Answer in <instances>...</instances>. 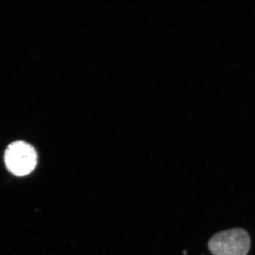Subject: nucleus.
<instances>
[{
    "label": "nucleus",
    "mask_w": 255,
    "mask_h": 255,
    "mask_svg": "<svg viewBox=\"0 0 255 255\" xmlns=\"http://www.w3.org/2000/svg\"><path fill=\"white\" fill-rule=\"evenodd\" d=\"M214 255H247L251 248V238L241 228H234L215 235L209 243Z\"/></svg>",
    "instance_id": "nucleus-1"
},
{
    "label": "nucleus",
    "mask_w": 255,
    "mask_h": 255,
    "mask_svg": "<svg viewBox=\"0 0 255 255\" xmlns=\"http://www.w3.org/2000/svg\"><path fill=\"white\" fill-rule=\"evenodd\" d=\"M38 155L33 146L24 141H15L5 151L4 162L11 174L23 177L36 168Z\"/></svg>",
    "instance_id": "nucleus-2"
}]
</instances>
